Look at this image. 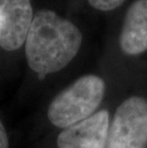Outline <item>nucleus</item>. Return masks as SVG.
<instances>
[{"instance_id":"6e6552de","label":"nucleus","mask_w":147,"mask_h":148,"mask_svg":"<svg viewBox=\"0 0 147 148\" xmlns=\"http://www.w3.org/2000/svg\"><path fill=\"white\" fill-rule=\"evenodd\" d=\"M9 147V141L7 133H6L5 127L3 123L0 121V148H8Z\"/></svg>"},{"instance_id":"f03ea898","label":"nucleus","mask_w":147,"mask_h":148,"mask_svg":"<svg viewBox=\"0 0 147 148\" xmlns=\"http://www.w3.org/2000/svg\"><path fill=\"white\" fill-rule=\"evenodd\" d=\"M104 93L105 83L101 77L83 75L52 100L47 116L55 127L67 128L95 114Z\"/></svg>"},{"instance_id":"20e7f679","label":"nucleus","mask_w":147,"mask_h":148,"mask_svg":"<svg viewBox=\"0 0 147 148\" xmlns=\"http://www.w3.org/2000/svg\"><path fill=\"white\" fill-rule=\"evenodd\" d=\"M33 18L31 0H0V46L6 51L19 49Z\"/></svg>"},{"instance_id":"39448f33","label":"nucleus","mask_w":147,"mask_h":148,"mask_svg":"<svg viewBox=\"0 0 147 148\" xmlns=\"http://www.w3.org/2000/svg\"><path fill=\"white\" fill-rule=\"evenodd\" d=\"M109 126L108 111H98L89 118L64 128L57 137V148H106Z\"/></svg>"},{"instance_id":"423d86ee","label":"nucleus","mask_w":147,"mask_h":148,"mask_svg":"<svg viewBox=\"0 0 147 148\" xmlns=\"http://www.w3.org/2000/svg\"><path fill=\"white\" fill-rule=\"evenodd\" d=\"M120 46L128 56L147 51V0H136L128 9L120 34Z\"/></svg>"},{"instance_id":"0eeeda50","label":"nucleus","mask_w":147,"mask_h":148,"mask_svg":"<svg viewBox=\"0 0 147 148\" xmlns=\"http://www.w3.org/2000/svg\"><path fill=\"white\" fill-rule=\"evenodd\" d=\"M93 8L99 11H112L123 4L125 0H88Z\"/></svg>"},{"instance_id":"7ed1b4c3","label":"nucleus","mask_w":147,"mask_h":148,"mask_svg":"<svg viewBox=\"0 0 147 148\" xmlns=\"http://www.w3.org/2000/svg\"><path fill=\"white\" fill-rule=\"evenodd\" d=\"M106 148H147V99L133 96L116 110Z\"/></svg>"},{"instance_id":"f257e3e1","label":"nucleus","mask_w":147,"mask_h":148,"mask_svg":"<svg viewBox=\"0 0 147 148\" xmlns=\"http://www.w3.org/2000/svg\"><path fill=\"white\" fill-rule=\"evenodd\" d=\"M82 43V34L73 22L50 10L37 12L25 44L28 65L44 77L57 73L73 60Z\"/></svg>"}]
</instances>
